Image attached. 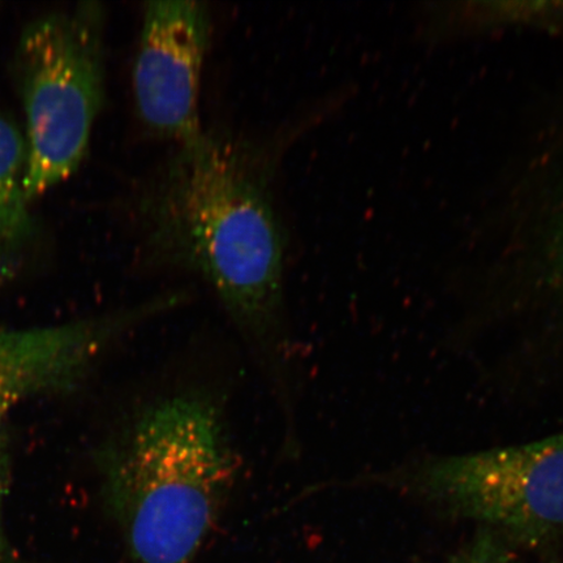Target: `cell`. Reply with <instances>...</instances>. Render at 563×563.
Masks as SVG:
<instances>
[{
  "label": "cell",
  "mask_w": 563,
  "mask_h": 563,
  "mask_svg": "<svg viewBox=\"0 0 563 563\" xmlns=\"http://www.w3.org/2000/svg\"><path fill=\"white\" fill-rule=\"evenodd\" d=\"M98 464L106 510L137 563H192L239 473L220 400L201 390L139 408Z\"/></svg>",
  "instance_id": "cell-2"
},
{
  "label": "cell",
  "mask_w": 563,
  "mask_h": 563,
  "mask_svg": "<svg viewBox=\"0 0 563 563\" xmlns=\"http://www.w3.org/2000/svg\"><path fill=\"white\" fill-rule=\"evenodd\" d=\"M26 170L24 132L12 119L0 114V253L21 244L32 232Z\"/></svg>",
  "instance_id": "cell-7"
},
{
  "label": "cell",
  "mask_w": 563,
  "mask_h": 563,
  "mask_svg": "<svg viewBox=\"0 0 563 563\" xmlns=\"http://www.w3.org/2000/svg\"><path fill=\"white\" fill-rule=\"evenodd\" d=\"M442 23L452 31L484 32L509 26H532L545 31L563 27V2H467L450 5Z\"/></svg>",
  "instance_id": "cell-8"
},
{
  "label": "cell",
  "mask_w": 563,
  "mask_h": 563,
  "mask_svg": "<svg viewBox=\"0 0 563 563\" xmlns=\"http://www.w3.org/2000/svg\"><path fill=\"white\" fill-rule=\"evenodd\" d=\"M394 481L422 501L530 547L563 537V432L522 446L426 460Z\"/></svg>",
  "instance_id": "cell-4"
},
{
  "label": "cell",
  "mask_w": 563,
  "mask_h": 563,
  "mask_svg": "<svg viewBox=\"0 0 563 563\" xmlns=\"http://www.w3.org/2000/svg\"><path fill=\"white\" fill-rule=\"evenodd\" d=\"M104 11H55L21 34L16 65L25 114L26 194L44 195L86 157L104 100Z\"/></svg>",
  "instance_id": "cell-3"
},
{
  "label": "cell",
  "mask_w": 563,
  "mask_h": 563,
  "mask_svg": "<svg viewBox=\"0 0 563 563\" xmlns=\"http://www.w3.org/2000/svg\"><path fill=\"white\" fill-rule=\"evenodd\" d=\"M211 26L206 2L145 3L132 84L140 121L154 136L183 144L203 131L200 86Z\"/></svg>",
  "instance_id": "cell-5"
},
{
  "label": "cell",
  "mask_w": 563,
  "mask_h": 563,
  "mask_svg": "<svg viewBox=\"0 0 563 563\" xmlns=\"http://www.w3.org/2000/svg\"><path fill=\"white\" fill-rule=\"evenodd\" d=\"M7 492V455L3 441L0 442V563H16L3 522V505Z\"/></svg>",
  "instance_id": "cell-10"
},
{
  "label": "cell",
  "mask_w": 563,
  "mask_h": 563,
  "mask_svg": "<svg viewBox=\"0 0 563 563\" xmlns=\"http://www.w3.org/2000/svg\"><path fill=\"white\" fill-rule=\"evenodd\" d=\"M188 299L189 292L173 291L98 319L0 329V442L13 407L40 394L74 389L112 341Z\"/></svg>",
  "instance_id": "cell-6"
},
{
  "label": "cell",
  "mask_w": 563,
  "mask_h": 563,
  "mask_svg": "<svg viewBox=\"0 0 563 563\" xmlns=\"http://www.w3.org/2000/svg\"><path fill=\"white\" fill-rule=\"evenodd\" d=\"M269 147L222 131L178 144L136 194L141 255L200 277L255 356L294 435L286 232Z\"/></svg>",
  "instance_id": "cell-1"
},
{
  "label": "cell",
  "mask_w": 563,
  "mask_h": 563,
  "mask_svg": "<svg viewBox=\"0 0 563 563\" xmlns=\"http://www.w3.org/2000/svg\"><path fill=\"white\" fill-rule=\"evenodd\" d=\"M558 271L561 280L563 282V236L559 241V251H558Z\"/></svg>",
  "instance_id": "cell-11"
},
{
  "label": "cell",
  "mask_w": 563,
  "mask_h": 563,
  "mask_svg": "<svg viewBox=\"0 0 563 563\" xmlns=\"http://www.w3.org/2000/svg\"><path fill=\"white\" fill-rule=\"evenodd\" d=\"M445 563H520L501 538L489 530L478 533L471 543Z\"/></svg>",
  "instance_id": "cell-9"
}]
</instances>
